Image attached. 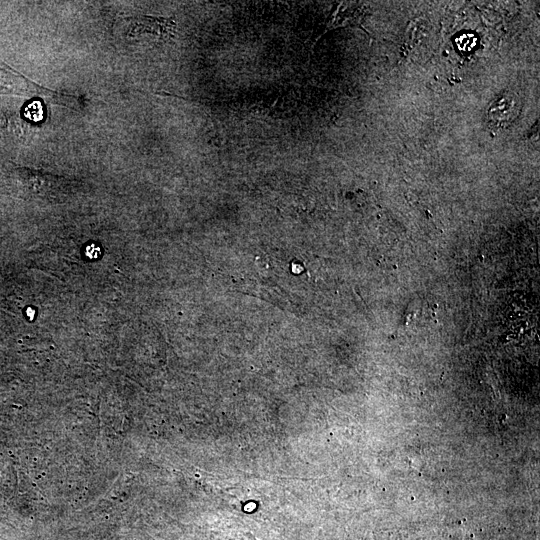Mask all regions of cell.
I'll return each mask as SVG.
<instances>
[{
  "instance_id": "6da1fadb",
  "label": "cell",
  "mask_w": 540,
  "mask_h": 540,
  "mask_svg": "<svg viewBox=\"0 0 540 540\" xmlns=\"http://www.w3.org/2000/svg\"><path fill=\"white\" fill-rule=\"evenodd\" d=\"M520 112V101L513 94L505 92L495 98L487 110V118L495 126L512 122Z\"/></svg>"
}]
</instances>
